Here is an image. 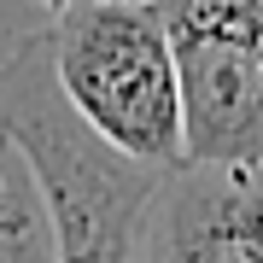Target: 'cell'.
<instances>
[{
    "mask_svg": "<svg viewBox=\"0 0 263 263\" xmlns=\"http://www.w3.org/2000/svg\"><path fill=\"white\" fill-rule=\"evenodd\" d=\"M0 135H12L41 176L59 228V257L117 263L141 252V222L164 164L117 146L70 100L53 59V29L18 41L0 59Z\"/></svg>",
    "mask_w": 263,
    "mask_h": 263,
    "instance_id": "6da1fadb",
    "label": "cell"
},
{
    "mask_svg": "<svg viewBox=\"0 0 263 263\" xmlns=\"http://www.w3.org/2000/svg\"><path fill=\"white\" fill-rule=\"evenodd\" d=\"M53 59L70 100L129 146L135 158H187L181 70L158 0H65L53 24Z\"/></svg>",
    "mask_w": 263,
    "mask_h": 263,
    "instance_id": "7a4b0ae2",
    "label": "cell"
},
{
    "mask_svg": "<svg viewBox=\"0 0 263 263\" xmlns=\"http://www.w3.org/2000/svg\"><path fill=\"white\" fill-rule=\"evenodd\" d=\"M181 70L187 158L263 164V0H158Z\"/></svg>",
    "mask_w": 263,
    "mask_h": 263,
    "instance_id": "3957f363",
    "label": "cell"
},
{
    "mask_svg": "<svg viewBox=\"0 0 263 263\" xmlns=\"http://www.w3.org/2000/svg\"><path fill=\"white\" fill-rule=\"evenodd\" d=\"M152 263H263V164L176 158L141 222Z\"/></svg>",
    "mask_w": 263,
    "mask_h": 263,
    "instance_id": "277c9868",
    "label": "cell"
},
{
    "mask_svg": "<svg viewBox=\"0 0 263 263\" xmlns=\"http://www.w3.org/2000/svg\"><path fill=\"white\" fill-rule=\"evenodd\" d=\"M0 263H59L53 205L12 135H0Z\"/></svg>",
    "mask_w": 263,
    "mask_h": 263,
    "instance_id": "5b68a950",
    "label": "cell"
},
{
    "mask_svg": "<svg viewBox=\"0 0 263 263\" xmlns=\"http://www.w3.org/2000/svg\"><path fill=\"white\" fill-rule=\"evenodd\" d=\"M41 6H53V12H59V6H65V0H41Z\"/></svg>",
    "mask_w": 263,
    "mask_h": 263,
    "instance_id": "8992f818",
    "label": "cell"
}]
</instances>
